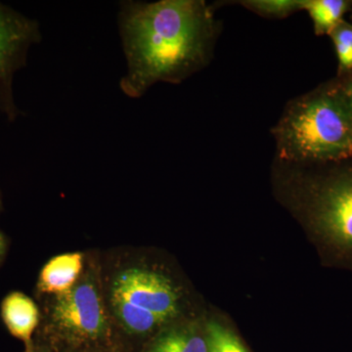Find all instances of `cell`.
<instances>
[{"mask_svg":"<svg viewBox=\"0 0 352 352\" xmlns=\"http://www.w3.org/2000/svg\"><path fill=\"white\" fill-rule=\"evenodd\" d=\"M119 27L127 63L120 87L131 98L207 67L219 36L214 10L203 0L124 2Z\"/></svg>","mask_w":352,"mask_h":352,"instance_id":"6da1fadb","label":"cell"},{"mask_svg":"<svg viewBox=\"0 0 352 352\" xmlns=\"http://www.w3.org/2000/svg\"><path fill=\"white\" fill-rule=\"evenodd\" d=\"M272 134L281 163L314 166L352 159V118L335 78L289 101Z\"/></svg>","mask_w":352,"mask_h":352,"instance_id":"7a4b0ae2","label":"cell"},{"mask_svg":"<svg viewBox=\"0 0 352 352\" xmlns=\"http://www.w3.org/2000/svg\"><path fill=\"white\" fill-rule=\"evenodd\" d=\"M307 188L308 219L326 244L352 258V159L314 164Z\"/></svg>","mask_w":352,"mask_h":352,"instance_id":"3957f363","label":"cell"},{"mask_svg":"<svg viewBox=\"0 0 352 352\" xmlns=\"http://www.w3.org/2000/svg\"><path fill=\"white\" fill-rule=\"evenodd\" d=\"M41 39L36 21L0 3V113L9 122L21 115L14 98V76L24 68L29 50Z\"/></svg>","mask_w":352,"mask_h":352,"instance_id":"277c9868","label":"cell"},{"mask_svg":"<svg viewBox=\"0 0 352 352\" xmlns=\"http://www.w3.org/2000/svg\"><path fill=\"white\" fill-rule=\"evenodd\" d=\"M53 321L69 337L82 342L103 340L109 333L103 302L90 282H83L57 296Z\"/></svg>","mask_w":352,"mask_h":352,"instance_id":"5b68a950","label":"cell"},{"mask_svg":"<svg viewBox=\"0 0 352 352\" xmlns=\"http://www.w3.org/2000/svg\"><path fill=\"white\" fill-rule=\"evenodd\" d=\"M112 294L152 312L164 321L177 314V294L170 280L152 271L139 268L122 271L113 282Z\"/></svg>","mask_w":352,"mask_h":352,"instance_id":"8992f818","label":"cell"},{"mask_svg":"<svg viewBox=\"0 0 352 352\" xmlns=\"http://www.w3.org/2000/svg\"><path fill=\"white\" fill-rule=\"evenodd\" d=\"M1 315L9 332L32 346V337L39 322L38 308L29 296L20 292L9 294L1 305Z\"/></svg>","mask_w":352,"mask_h":352,"instance_id":"52a82bcc","label":"cell"},{"mask_svg":"<svg viewBox=\"0 0 352 352\" xmlns=\"http://www.w3.org/2000/svg\"><path fill=\"white\" fill-rule=\"evenodd\" d=\"M82 265V256L78 252L55 256L41 270L38 289L43 293L63 295L75 287Z\"/></svg>","mask_w":352,"mask_h":352,"instance_id":"ba28073f","label":"cell"},{"mask_svg":"<svg viewBox=\"0 0 352 352\" xmlns=\"http://www.w3.org/2000/svg\"><path fill=\"white\" fill-rule=\"evenodd\" d=\"M302 10L307 11L314 24L316 36H329L344 15L351 12V0H302Z\"/></svg>","mask_w":352,"mask_h":352,"instance_id":"9c48e42d","label":"cell"},{"mask_svg":"<svg viewBox=\"0 0 352 352\" xmlns=\"http://www.w3.org/2000/svg\"><path fill=\"white\" fill-rule=\"evenodd\" d=\"M112 305L113 311L124 327L132 333L142 335L151 332L157 325L164 322L161 317L115 294H112Z\"/></svg>","mask_w":352,"mask_h":352,"instance_id":"30bf717a","label":"cell"},{"mask_svg":"<svg viewBox=\"0 0 352 352\" xmlns=\"http://www.w3.org/2000/svg\"><path fill=\"white\" fill-rule=\"evenodd\" d=\"M146 352H208L207 338L193 331L176 329L157 337Z\"/></svg>","mask_w":352,"mask_h":352,"instance_id":"8fae6325","label":"cell"},{"mask_svg":"<svg viewBox=\"0 0 352 352\" xmlns=\"http://www.w3.org/2000/svg\"><path fill=\"white\" fill-rule=\"evenodd\" d=\"M338 59L337 76L352 73V23L340 21L329 34Z\"/></svg>","mask_w":352,"mask_h":352,"instance_id":"7c38bea8","label":"cell"},{"mask_svg":"<svg viewBox=\"0 0 352 352\" xmlns=\"http://www.w3.org/2000/svg\"><path fill=\"white\" fill-rule=\"evenodd\" d=\"M240 3L252 12L270 19H284L302 10V0H245Z\"/></svg>","mask_w":352,"mask_h":352,"instance_id":"4fadbf2b","label":"cell"},{"mask_svg":"<svg viewBox=\"0 0 352 352\" xmlns=\"http://www.w3.org/2000/svg\"><path fill=\"white\" fill-rule=\"evenodd\" d=\"M206 338L208 352H248L237 336L217 322L208 324Z\"/></svg>","mask_w":352,"mask_h":352,"instance_id":"5bb4252c","label":"cell"},{"mask_svg":"<svg viewBox=\"0 0 352 352\" xmlns=\"http://www.w3.org/2000/svg\"><path fill=\"white\" fill-rule=\"evenodd\" d=\"M333 78L338 83V87L342 92V97L346 101L347 108H349L352 118V73L344 76H337Z\"/></svg>","mask_w":352,"mask_h":352,"instance_id":"9a60e30c","label":"cell"},{"mask_svg":"<svg viewBox=\"0 0 352 352\" xmlns=\"http://www.w3.org/2000/svg\"><path fill=\"white\" fill-rule=\"evenodd\" d=\"M6 251V238H4L3 234L0 232V261L4 256Z\"/></svg>","mask_w":352,"mask_h":352,"instance_id":"2e32d148","label":"cell"},{"mask_svg":"<svg viewBox=\"0 0 352 352\" xmlns=\"http://www.w3.org/2000/svg\"><path fill=\"white\" fill-rule=\"evenodd\" d=\"M25 352H46L44 349H41V347L34 346V344L32 346H28L27 349H25Z\"/></svg>","mask_w":352,"mask_h":352,"instance_id":"e0dca14e","label":"cell"},{"mask_svg":"<svg viewBox=\"0 0 352 352\" xmlns=\"http://www.w3.org/2000/svg\"><path fill=\"white\" fill-rule=\"evenodd\" d=\"M349 13H351V22L352 23V8H351V12H349Z\"/></svg>","mask_w":352,"mask_h":352,"instance_id":"ac0fdd59","label":"cell"},{"mask_svg":"<svg viewBox=\"0 0 352 352\" xmlns=\"http://www.w3.org/2000/svg\"><path fill=\"white\" fill-rule=\"evenodd\" d=\"M0 207H1V200H0Z\"/></svg>","mask_w":352,"mask_h":352,"instance_id":"d6986e66","label":"cell"}]
</instances>
